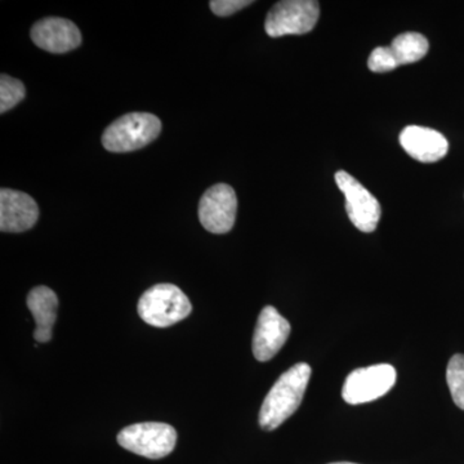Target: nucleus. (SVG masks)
I'll return each instance as SVG.
<instances>
[{"label":"nucleus","instance_id":"nucleus-1","mask_svg":"<svg viewBox=\"0 0 464 464\" xmlns=\"http://www.w3.org/2000/svg\"><path fill=\"white\" fill-rule=\"evenodd\" d=\"M310 378L311 368L306 362H299L280 375L261 406L259 426L274 431L292 417L304 400Z\"/></svg>","mask_w":464,"mask_h":464},{"label":"nucleus","instance_id":"nucleus-2","mask_svg":"<svg viewBox=\"0 0 464 464\" xmlns=\"http://www.w3.org/2000/svg\"><path fill=\"white\" fill-rule=\"evenodd\" d=\"M139 315L155 328H168L192 313L190 299L173 284H157L146 290L139 301Z\"/></svg>","mask_w":464,"mask_h":464},{"label":"nucleus","instance_id":"nucleus-3","mask_svg":"<svg viewBox=\"0 0 464 464\" xmlns=\"http://www.w3.org/2000/svg\"><path fill=\"white\" fill-rule=\"evenodd\" d=\"M161 121L149 112H130L121 116L102 134L103 148L110 152L136 151L157 140Z\"/></svg>","mask_w":464,"mask_h":464},{"label":"nucleus","instance_id":"nucleus-4","mask_svg":"<svg viewBox=\"0 0 464 464\" xmlns=\"http://www.w3.org/2000/svg\"><path fill=\"white\" fill-rule=\"evenodd\" d=\"M118 442L125 450L137 456L160 459L169 456L176 448L177 432L167 423H136L119 432Z\"/></svg>","mask_w":464,"mask_h":464},{"label":"nucleus","instance_id":"nucleus-5","mask_svg":"<svg viewBox=\"0 0 464 464\" xmlns=\"http://www.w3.org/2000/svg\"><path fill=\"white\" fill-rule=\"evenodd\" d=\"M319 16L320 5L314 0H283L268 12L265 30L271 38L302 35L316 26Z\"/></svg>","mask_w":464,"mask_h":464},{"label":"nucleus","instance_id":"nucleus-6","mask_svg":"<svg viewBox=\"0 0 464 464\" xmlns=\"http://www.w3.org/2000/svg\"><path fill=\"white\" fill-rule=\"evenodd\" d=\"M396 378L395 368L389 364L356 369L344 381L342 398L351 405L374 401L390 392L395 386Z\"/></svg>","mask_w":464,"mask_h":464},{"label":"nucleus","instance_id":"nucleus-7","mask_svg":"<svg viewBox=\"0 0 464 464\" xmlns=\"http://www.w3.org/2000/svg\"><path fill=\"white\" fill-rule=\"evenodd\" d=\"M334 179L346 198L348 218L357 230L373 232L381 219L380 201L368 188L344 170H338Z\"/></svg>","mask_w":464,"mask_h":464},{"label":"nucleus","instance_id":"nucleus-8","mask_svg":"<svg viewBox=\"0 0 464 464\" xmlns=\"http://www.w3.org/2000/svg\"><path fill=\"white\" fill-rule=\"evenodd\" d=\"M237 198L234 188L218 183L204 192L199 201L200 224L212 234H227L237 219Z\"/></svg>","mask_w":464,"mask_h":464},{"label":"nucleus","instance_id":"nucleus-9","mask_svg":"<svg viewBox=\"0 0 464 464\" xmlns=\"http://www.w3.org/2000/svg\"><path fill=\"white\" fill-rule=\"evenodd\" d=\"M290 334V324L273 306H266L259 314L255 337H253V355L258 362L273 359Z\"/></svg>","mask_w":464,"mask_h":464},{"label":"nucleus","instance_id":"nucleus-10","mask_svg":"<svg viewBox=\"0 0 464 464\" xmlns=\"http://www.w3.org/2000/svg\"><path fill=\"white\" fill-rule=\"evenodd\" d=\"M30 35L36 47L51 53H66L82 44L81 30L66 18H43L33 26Z\"/></svg>","mask_w":464,"mask_h":464},{"label":"nucleus","instance_id":"nucleus-11","mask_svg":"<svg viewBox=\"0 0 464 464\" xmlns=\"http://www.w3.org/2000/svg\"><path fill=\"white\" fill-rule=\"evenodd\" d=\"M39 218L36 201L25 192L0 190V230L24 232L35 226Z\"/></svg>","mask_w":464,"mask_h":464},{"label":"nucleus","instance_id":"nucleus-12","mask_svg":"<svg viewBox=\"0 0 464 464\" xmlns=\"http://www.w3.org/2000/svg\"><path fill=\"white\" fill-rule=\"evenodd\" d=\"M400 143L409 157L420 163H435L441 160L449 151L448 140L444 134L420 125L404 128L400 134Z\"/></svg>","mask_w":464,"mask_h":464},{"label":"nucleus","instance_id":"nucleus-13","mask_svg":"<svg viewBox=\"0 0 464 464\" xmlns=\"http://www.w3.org/2000/svg\"><path fill=\"white\" fill-rule=\"evenodd\" d=\"M26 304L36 324L34 338L36 342L47 343L52 340V331L57 320L56 293L48 286H35L30 290Z\"/></svg>","mask_w":464,"mask_h":464},{"label":"nucleus","instance_id":"nucleus-14","mask_svg":"<svg viewBox=\"0 0 464 464\" xmlns=\"http://www.w3.org/2000/svg\"><path fill=\"white\" fill-rule=\"evenodd\" d=\"M399 66L418 63L430 50L429 41L418 33H405L396 36L390 45Z\"/></svg>","mask_w":464,"mask_h":464},{"label":"nucleus","instance_id":"nucleus-15","mask_svg":"<svg viewBox=\"0 0 464 464\" xmlns=\"http://www.w3.org/2000/svg\"><path fill=\"white\" fill-rule=\"evenodd\" d=\"M25 85L18 79L3 74L0 76V112L9 111L25 99Z\"/></svg>","mask_w":464,"mask_h":464},{"label":"nucleus","instance_id":"nucleus-16","mask_svg":"<svg viewBox=\"0 0 464 464\" xmlns=\"http://www.w3.org/2000/svg\"><path fill=\"white\" fill-rule=\"evenodd\" d=\"M447 382L451 398L458 408L464 411V355H454L449 362Z\"/></svg>","mask_w":464,"mask_h":464},{"label":"nucleus","instance_id":"nucleus-17","mask_svg":"<svg viewBox=\"0 0 464 464\" xmlns=\"http://www.w3.org/2000/svg\"><path fill=\"white\" fill-rule=\"evenodd\" d=\"M368 67L373 72H389L399 67V63L390 47H377L369 57Z\"/></svg>","mask_w":464,"mask_h":464},{"label":"nucleus","instance_id":"nucleus-18","mask_svg":"<svg viewBox=\"0 0 464 464\" xmlns=\"http://www.w3.org/2000/svg\"><path fill=\"white\" fill-rule=\"evenodd\" d=\"M252 3V0H213L209 3V7L217 16L226 17L248 7Z\"/></svg>","mask_w":464,"mask_h":464},{"label":"nucleus","instance_id":"nucleus-19","mask_svg":"<svg viewBox=\"0 0 464 464\" xmlns=\"http://www.w3.org/2000/svg\"><path fill=\"white\" fill-rule=\"evenodd\" d=\"M331 464H357V463H351V462H338V463H331Z\"/></svg>","mask_w":464,"mask_h":464}]
</instances>
